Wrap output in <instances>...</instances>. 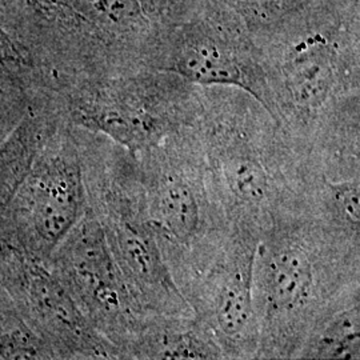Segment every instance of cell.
<instances>
[{"label": "cell", "instance_id": "obj_1", "mask_svg": "<svg viewBox=\"0 0 360 360\" xmlns=\"http://www.w3.org/2000/svg\"><path fill=\"white\" fill-rule=\"evenodd\" d=\"M198 0H0V25L52 91L80 79L148 70L160 38Z\"/></svg>", "mask_w": 360, "mask_h": 360}, {"label": "cell", "instance_id": "obj_2", "mask_svg": "<svg viewBox=\"0 0 360 360\" xmlns=\"http://www.w3.org/2000/svg\"><path fill=\"white\" fill-rule=\"evenodd\" d=\"M195 129L229 231L259 240L306 206L309 160L250 94L202 87Z\"/></svg>", "mask_w": 360, "mask_h": 360}, {"label": "cell", "instance_id": "obj_3", "mask_svg": "<svg viewBox=\"0 0 360 360\" xmlns=\"http://www.w3.org/2000/svg\"><path fill=\"white\" fill-rule=\"evenodd\" d=\"M359 252L323 231L306 207L263 232L254 262L257 359H297L323 314L359 285Z\"/></svg>", "mask_w": 360, "mask_h": 360}, {"label": "cell", "instance_id": "obj_4", "mask_svg": "<svg viewBox=\"0 0 360 360\" xmlns=\"http://www.w3.org/2000/svg\"><path fill=\"white\" fill-rule=\"evenodd\" d=\"M360 7L257 40L269 114L307 158L326 129L359 115Z\"/></svg>", "mask_w": 360, "mask_h": 360}, {"label": "cell", "instance_id": "obj_5", "mask_svg": "<svg viewBox=\"0 0 360 360\" xmlns=\"http://www.w3.org/2000/svg\"><path fill=\"white\" fill-rule=\"evenodd\" d=\"M77 129L89 208L144 316H193L160 251L136 159L99 134Z\"/></svg>", "mask_w": 360, "mask_h": 360}, {"label": "cell", "instance_id": "obj_6", "mask_svg": "<svg viewBox=\"0 0 360 360\" xmlns=\"http://www.w3.org/2000/svg\"><path fill=\"white\" fill-rule=\"evenodd\" d=\"M134 158L158 243L183 294L217 259L230 235L195 124Z\"/></svg>", "mask_w": 360, "mask_h": 360}, {"label": "cell", "instance_id": "obj_7", "mask_svg": "<svg viewBox=\"0 0 360 360\" xmlns=\"http://www.w3.org/2000/svg\"><path fill=\"white\" fill-rule=\"evenodd\" d=\"M53 98L71 126L99 134L132 156L190 129L202 110V87L156 70L80 79Z\"/></svg>", "mask_w": 360, "mask_h": 360}, {"label": "cell", "instance_id": "obj_8", "mask_svg": "<svg viewBox=\"0 0 360 360\" xmlns=\"http://www.w3.org/2000/svg\"><path fill=\"white\" fill-rule=\"evenodd\" d=\"M87 207L77 129L63 117L40 143L0 219V242L49 264Z\"/></svg>", "mask_w": 360, "mask_h": 360}, {"label": "cell", "instance_id": "obj_9", "mask_svg": "<svg viewBox=\"0 0 360 360\" xmlns=\"http://www.w3.org/2000/svg\"><path fill=\"white\" fill-rule=\"evenodd\" d=\"M148 70L178 75L199 87L245 91L269 108L259 41L231 11L210 0H198L193 11L160 38Z\"/></svg>", "mask_w": 360, "mask_h": 360}, {"label": "cell", "instance_id": "obj_10", "mask_svg": "<svg viewBox=\"0 0 360 360\" xmlns=\"http://www.w3.org/2000/svg\"><path fill=\"white\" fill-rule=\"evenodd\" d=\"M49 266L92 327L127 359L129 343L146 318L107 245L101 223L87 207L53 251Z\"/></svg>", "mask_w": 360, "mask_h": 360}, {"label": "cell", "instance_id": "obj_11", "mask_svg": "<svg viewBox=\"0 0 360 360\" xmlns=\"http://www.w3.org/2000/svg\"><path fill=\"white\" fill-rule=\"evenodd\" d=\"M0 284L53 359H120L47 263L0 242Z\"/></svg>", "mask_w": 360, "mask_h": 360}, {"label": "cell", "instance_id": "obj_12", "mask_svg": "<svg viewBox=\"0 0 360 360\" xmlns=\"http://www.w3.org/2000/svg\"><path fill=\"white\" fill-rule=\"evenodd\" d=\"M259 240L230 232L217 259L183 295L226 359H257L254 262Z\"/></svg>", "mask_w": 360, "mask_h": 360}, {"label": "cell", "instance_id": "obj_13", "mask_svg": "<svg viewBox=\"0 0 360 360\" xmlns=\"http://www.w3.org/2000/svg\"><path fill=\"white\" fill-rule=\"evenodd\" d=\"M127 359H226L206 327L195 316L150 315L127 349Z\"/></svg>", "mask_w": 360, "mask_h": 360}, {"label": "cell", "instance_id": "obj_14", "mask_svg": "<svg viewBox=\"0 0 360 360\" xmlns=\"http://www.w3.org/2000/svg\"><path fill=\"white\" fill-rule=\"evenodd\" d=\"M51 94L47 77L32 56L0 25V138Z\"/></svg>", "mask_w": 360, "mask_h": 360}, {"label": "cell", "instance_id": "obj_15", "mask_svg": "<svg viewBox=\"0 0 360 360\" xmlns=\"http://www.w3.org/2000/svg\"><path fill=\"white\" fill-rule=\"evenodd\" d=\"M231 11L257 38H271L309 22L359 7L360 0H210Z\"/></svg>", "mask_w": 360, "mask_h": 360}, {"label": "cell", "instance_id": "obj_16", "mask_svg": "<svg viewBox=\"0 0 360 360\" xmlns=\"http://www.w3.org/2000/svg\"><path fill=\"white\" fill-rule=\"evenodd\" d=\"M65 116L53 99L30 110L0 141V219L31 166L39 146Z\"/></svg>", "mask_w": 360, "mask_h": 360}, {"label": "cell", "instance_id": "obj_17", "mask_svg": "<svg viewBox=\"0 0 360 360\" xmlns=\"http://www.w3.org/2000/svg\"><path fill=\"white\" fill-rule=\"evenodd\" d=\"M359 287L340 296L314 326L297 359H359Z\"/></svg>", "mask_w": 360, "mask_h": 360}, {"label": "cell", "instance_id": "obj_18", "mask_svg": "<svg viewBox=\"0 0 360 360\" xmlns=\"http://www.w3.org/2000/svg\"><path fill=\"white\" fill-rule=\"evenodd\" d=\"M41 339L20 316L0 284V360L40 359Z\"/></svg>", "mask_w": 360, "mask_h": 360}]
</instances>
